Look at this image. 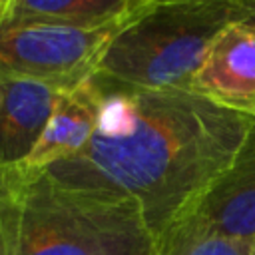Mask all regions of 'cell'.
I'll list each match as a JSON object with an SVG mask.
<instances>
[{"label":"cell","instance_id":"9c48e42d","mask_svg":"<svg viewBox=\"0 0 255 255\" xmlns=\"http://www.w3.org/2000/svg\"><path fill=\"white\" fill-rule=\"evenodd\" d=\"M147 4L149 0H14L6 22L108 30L124 26Z\"/></svg>","mask_w":255,"mask_h":255},{"label":"cell","instance_id":"8992f818","mask_svg":"<svg viewBox=\"0 0 255 255\" xmlns=\"http://www.w3.org/2000/svg\"><path fill=\"white\" fill-rule=\"evenodd\" d=\"M191 92L205 100L255 118V24L249 20L227 26L209 46Z\"/></svg>","mask_w":255,"mask_h":255},{"label":"cell","instance_id":"5b68a950","mask_svg":"<svg viewBox=\"0 0 255 255\" xmlns=\"http://www.w3.org/2000/svg\"><path fill=\"white\" fill-rule=\"evenodd\" d=\"M118 28L74 30L48 24H0V82L36 78L70 90L94 76Z\"/></svg>","mask_w":255,"mask_h":255},{"label":"cell","instance_id":"3957f363","mask_svg":"<svg viewBox=\"0 0 255 255\" xmlns=\"http://www.w3.org/2000/svg\"><path fill=\"white\" fill-rule=\"evenodd\" d=\"M12 169L16 255H155V235L135 201L62 187L44 171L22 165Z\"/></svg>","mask_w":255,"mask_h":255},{"label":"cell","instance_id":"7a4b0ae2","mask_svg":"<svg viewBox=\"0 0 255 255\" xmlns=\"http://www.w3.org/2000/svg\"><path fill=\"white\" fill-rule=\"evenodd\" d=\"M253 14L255 6L235 0L149 2L108 40L94 78L135 90H191L213 40Z\"/></svg>","mask_w":255,"mask_h":255},{"label":"cell","instance_id":"8fae6325","mask_svg":"<svg viewBox=\"0 0 255 255\" xmlns=\"http://www.w3.org/2000/svg\"><path fill=\"white\" fill-rule=\"evenodd\" d=\"M185 255H255V239H245V241H229V239L205 241V243L193 247Z\"/></svg>","mask_w":255,"mask_h":255},{"label":"cell","instance_id":"6da1fadb","mask_svg":"<svg viewBox=\"0 0 255 255\" xmlns=\"http://www.w3.org/2000/svg\"><path fill=\"white\" fill-rule=\"evenodd\" d=\"M135 104L126 135L94 133L80 153L44 173L62 187L135 201L157 243L163 229L235 159L255 118L191 90H135Z\"/></svg>","mask_w":255,"mask_h":255},{"label":"cell","instance_id":"52a82bcc","mask_svg":"<svg viewBox=\"0 0 255 255\" xmlns=\"http://www.w3.org/2000/svg\"><path fill=\"white\" fill-rule=\"evenodd\" d=\"M62 92L36 78L0 82V169L20 165L30 155Z\"/></svg>","mask_w":255,"mask_h":255},{"label":"cell","instance_id":"ba28073f","mask_svg":"<svg viewBox=\"0 0 255 255\" xmlns=\"http://www.w3.org/2000/svg\"><path fill=\"white\" fill-rule=\"evenodd\" d=\"M100 90L94 78L64 90L46 122V128L30 155L20 163L26 169L44 171L52 163L80 153L96 133Z\"/></svg>","mask_w":255,"mask_h":255},{"label":"cell","instance_id":"277c9868","mask_svg":"<svg viewBox=\"0 0 255 255\" xmlns=\"http://www.w3.org/2000/svg\"><path fill=\"white\" fill-rule=\"evenodd\" d=\"M215 239H255V126L235 159L163 229L155 255H185Z\"/></svg>","mask_w":255,"mask_h":255},{"label":"cell","instance_id":"4fadbf2b","mask_svg":"<svg viewBox=\"0 0 255 255\" xmlns=\"http://www.w3.org/2000/svg\"><path fill=\"white\" fill-rule=\"evenodd\" d=\"M149 2H167V0H149ZM235 2H245V4L255 6V0H235Z\"/></svg>","mask_w":255,"mask_h":255},{"label":"cell","instance_id":"7c38bea8","mask_svg":"<svg viewBox=\"0 0 255 255\" xmlns=\"http://www.w3.org/2000/svg\"><path fill=\"white\" fill-rule=\"evenodd\" d=\"M12 4H14V0H0V24H4L8 20Z\"/></svg>","mask_w":255,"mask_h":255},{"label":"cell","instance_id":"9a60e30c","mask_svg":"<svg viewBox=\"0 0 255 255\" xmlns=\"http://www.w3.org/2000/svg\"><path fill=\"white\" fill-rule=\"evenodd\" d=\"M0 100H2V94H0Z\"/></svg>","mask_w":255,"mask_h":255},{"label":"cell","instance_id":"5bb4252c","mask_svg":"<svg viewBox=\"0 0 255 255\" xmlns=\"http://www.w3.org/2000/svg\"><path fill=\"white\" fill-rule=\"evenodd\" d=\"M249 22H253V24H255V14H253V16L249 18Z\"/></svg>","mask_w":255,"mask_h":255},{"label":"cell","instance_id":"30bf717a","mask_svg":"<svg viewBox=\"0 0 255 255\" xmlns=\"http://www.w3.org/2000/svg\"><path fill=\"white\" fill-rule=\"evenodd\" d=\"M18 253V195L14 169H0V255Z\"/></svg>","mask_w":255,"mask_h":255}]
</instances>
